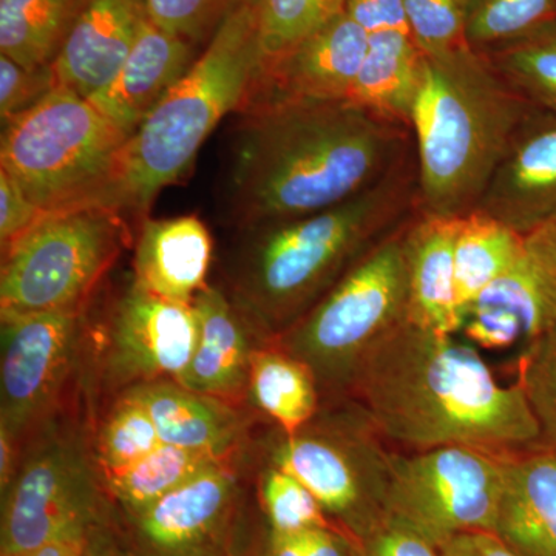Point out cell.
<instances>
[{
	"mask_svg": "<svg viewBox=\"0 0 556 556\" xmlns=\"http://www.w3.org/2000/svg\"><path fill=\"white\" fill-rule=\"evenodd\" d=\"M239 115L222 200L240 230L353 199L409 153L407 127L348 100L276 102Z\"/></svg>",
	"mask_w": 556,
	"mask_h": 556,
	"instance_id": "6da1fadb",
	"label": "cell"
},
{
	"mask_svg": "<svg viewBox=\"0 0 556 556\" xmlns=\"http://www.w3.org/2000/svg\"><path fill=\"white\" fill-rule=\"evenodd\" d=\"M407 320L365 358L351 397L409 448L467 445L510 455L541 447L522 387L504 386L478 350Z\"/></svg>",
	"mask_w": 556,
	"mask_h": 556,
	"instance_id": "7a4b0ae2",
	"label": "cell"
},
{
	"mask_svg": "<svg viewBox=\"0 0 556 556\" xmlns=\"http://www.w3.org/2000/svg\"><path fill=\"white\" fill-rule=\"evenodd\" d=\"M416 208V159L408 153L353 199L305 217L240 230L225 291L268 343Z\"/></svg>",
	"mask_w": 556,
	"mask_h": 556,
	"instance_id": "3957f363",
	"label": "cell"
},
{
	"mask_svg": "<svg viewBox=\"0 0 556 556\" xmlns=\"http://www.w3.org/2000/svg\"><path fill=\"white\" fill-rule=\"evenodd\" d=\"M530 108L470 47L424 54L412 115L417 211L441 217L473 211Z\"/></svg>",
	"mask_w": 556,
	"mask_h": 556,
	"instance_id": "277c9868",
	"label": "cell"
},
{
	"mask_svg": "<svg viewBox=\"0 0 556 556\" xmlns=\"http://www.w3.org/2000/svg\"><path fill=\"white\" fill-rule=\"evenodd\" d=\"M254 2L223 22L189 72L130 135L112 207L148 217L161 190L177 182L219 121L240 112L258 70Z\"/></svg>",
	"mask_w": 556,
	"mask_h": 556,
	"instance_id": "5b68a950",
	"label": "cell"
},
{
	"mask_svg": "<svg viewBox=\"0 0 556 556\" xmlns=\"http://www.w3.org/2000/svg\"><path fill=\"white\" fill-rule=\"evenodd\" d=\"M89 380L22 441L13 481L2 492L0 556L53 543H84L113 518L93 448Z\"/></svg>",
	"mask_w": 556,
	"mask_h": 556,
	"instance_id": "8992f818",
	"label": "cell"
},
{
	"mask_svg": "<svg viewBox=\"0 0 556 556\" xmlns=\"http://www.w3.org/2000/svg\"><path fill=\"white\" fill-rule=\"evenodd\" d=\"M408 218L358 258L305 316L270 340L311 369L324 405L350 399L365 358L408 320Z\"/></svg>",
	"mask_w": 556,
	"mask_h": 556,
	"instance_id": "52a82bcc",
	"label": "cell"
},
{
	"mask_svg": "<svg viewBox=\"0 0 556 556\" xmlns=\"http://www.w3.org/2000/svg\"><path fill=\"white\" fill-rule=\"evenodd\" d=\"M130 135L65 87L3 126L0 164L43 212L112 207Z\"/></svg>",
	"mask_w": 556,
	"mask_h": 556,
	"instance_id": "ba28073f",
	"label": "cell"
},
{
	"mask_svg": "<svg viewBox=\"0 0 556 556\" xmlns=\"http://www.w3.org/2000/svg\"><path fill=\"white\" fill-rule=\"evenodd\" d=\"M129 241L118 208L87 204L46 212L2 249L0 317L86 309Z\"/></svg>",
	"mask_w": 556,
	"mask_h": 556,
	"instance_id": "9c48e42d",
	"label": "cell"
},
{
	"mask_svg": "<svg viewBox=\"0 0 556 556\" xmlns=\"http://www.w3.org/2000/svg\"><path fill=\"white\" fill-rule=\"evenodd\" d=\"M353 399L321 405L320 413L291 437L270 442L268 463L308 486L336 525L354 540L387 517L393 453Z\"/></svg>",
	"mask_w": 556,
	"mask_h": 556,
	"instance_id": "30bf717a",
	"label": "cell"
},
{
	"mask_svg": "<svg viewBox=\"0 0 556 556\" xmlns=\"http://www.w3.org/2000/svg\"><path fill=\"white\" fill-rule=\"evenodd\" d=\"M506 456L467 445L393 453L388 517L439 548L464 533L495 532Z\"/></svg>",
	"mask_w": 556,
	"mask_h": 556,
	"instance_id": "8fae6325",
	"label": "cell"
},
{
	"mask_svg": "<svg viewBox=\"0 0 556 556\" xmlns=\"http://www.w3.org/2000/svg\"><path fill=\"white\" fill-rule=\"evenodd\" d=\"M0 430L22 444L86 382L91 324L86 308L0 317Z\"/></svg>",
	"mask_w": 556,
	"mask_h": 556,
	"instance_id": "7c38bea8",
	"label": "cell"
},
{
	"mask_svg": "<svg viewBox=\"0 0 556 556\" xmlns=\"http://www.w3.org/2000/svg\"><path fill=\"white\" fill-rule=\"evenodd\" d=\"M193 305L153 294L131 277L90 339V383L97 396L115 399L144 383H181L195 350Z\"/></svg>",
	"mask_w": 556,
	"mask_h": 556,
	"instance_id": "4fadbf2b",
	"label": "cell"
},
{
	"mask_svg": "<svg viewBox=\"0 0 556 556\" xmlns=\"http://www.w3.org/2000/svg\"><path fill=\"white\" fill-rule=\"evenodd\" d=\"M241 485L232 460L217 464L116 525L137 556H229Z\"/></svg>",
	"mask_w": 556,
	"mask_h": 556,
	"instance_id": "5bb4252c",
	"label": "cell"
},
{
	"mask_svg": "<svg viewBox=\"0 0 556 556\" xmlns=\"http://www.w3.org/2000/svg\"><path fill=\"white\" fill-rule=\"evenodd\" d=\"M368 43V33L342 11L258 68L239 113L276 102L348 100Z\"/></svg>",
	"mask_w": 556,
	"mask_h": 556,
	"instance_id": "9a60e30c",
	"label": "cell"
},
{
	"mask_svg": "<svg viewBox=\"0 0 556 556\" xmlns=\"http://www.w3.org/2000/svg\"><path fill=\"white\" fill-rule=\"evenodd\" d=\"M475 208L525 237L556 215V113L530 108Z\"/></svg>",
	"mask_w": 556,
	"mask_h": 556,
	"instance_id": "2e32d148",
	"label": "cell"
},
{
	"mask_svg": "<svg viewBox=\"0 0 556 556\" xmlns=\"http://www.w3.org/2000/svg\"><path fill=\"white\" fill-rule=\"evenodd\" d=\"M192 305L199 336L179 386L241 407L248 402L252 354L266 342L225 289L207 285Z\"/></svg>",
	"mask_w": 556,
	"mask_h": 556,
	"instance_id": "e0dca14e",
	"label": "cell"
},
{
	"mask_svg": "<svg viewBox=\"0 0 556 556\" xmlns=\"http://www.w3.org/2000/svg\"><path fill=\"white\" fill-rule=\"evenodd\" d=\"M149 20L144 0H87L56 60L58 86L90 100L118 75Z\"/></svg>",
	"mask_w": 556,
	"mask_h": 556,
	"instance_id": "ac0fdd59",
	"label": "cell"
},
{
	"mask_svg": "<svg viewBox=\"0 0 556 556\" xmlns=\"http://www.w3.org/2000/svg\"><path fill=\"white\" fill-rule=\"evenodd\" d=\"M195 47L148 20L116 78L90 101L119 129L134 134L192 67Z\"/></svg>",
	"mask_w": 556,
	"mask_h": 556,
	"instance_id": "d6986e66",
	"label": "cell"
},
{
	"mask_svg": "<svg viewBox=\"0 0 556 556\" xmlns=\"http://www.w3.org/2000/svg\"><path fill=\"white\" fill-rule=\"evenodd\" d=\"M556 321V294L529 254L485 288L463 314L468 339L486 350L527 346Z\"/></svg>",
	"mask_w": 556,
	"mask_h": 556,
	"instance_id": "ffe728a7",
	"label": "cell"
},
{
	"mask_svg": "<svg viewBox=\"0 0 556 556\" xmlns=\"http://www.w3.org/2000/svg\"><path fill=\"white\" fill-rule=\"evenodd\" d=\"M459 217L415 211L404 230L408 276V320L456 334L463 328L455 285V244Z\"/></svg>",
	"mask_w": 556,
	"mask_h": 556,
	"instance_id": "44dd1931",
	"label": "cell"
},
{
	"mask_svg": "<svg viewBox=\"0 0 556 556\" xmlns=\"http://www.w3.org/2000/svg\"><path fill=\"white\" fill-rule=\"evenodd\" d=\"M493 533L518 556H556V450L506 456Z\"/></svg>",
	"mask_w": 556,
	"mask_h": 556,
	"instance_id": "7402d4cb",
	"label": "cell"
},
{
	"mask_svg": "<svg viewBox=\"0 0 556 556\" xmlns=\"http://www.w3.org/2000/svg\"><path fill=\"white\" fill-rule=\"evenodd\" d=\"M124 393L148 409L163 444L232 459L247 439L249 417L241 407L177 382L144 383Z\"/></svg>",
	"mask_w": 556,
	"mask_h": 556,
	"instance_id": "603a6c76",
	"label": "cell"
},
{
	"mask_svg": "<svg viewBox=\"0 0 556 556\" xmlns=\"http://www.w3.org/2000/svg\"><path fill=\"white\" fill-rule=\"evenodd\" d=\"M212 237L197 215L141 222L135 243L134 277L170 302L192 305L207 287Z\"/></svg>",
	"mask_w": 556,
	"mask_h": 556,
	"instance_id": "cb8c5ba5",
	"label": "cell"
},
{
	"mask_svg": "<svg viewBox=\"0 0 556 556\" xmlns=\"http://www.w3.org/2000/svg\"><path fill=\"white\" fill-rule=\"evenodd\" d=\"M422 64L424 53L409 33L369 36L367 54L348 101L388 123L412 129Z\"/></svg>",
	"mask_w": 556,
	"mask_h": 556,
	"instance_id": "d4e9b609",
	"label": "cell"
},
{
	"mask_svg": "<svg viewBox=\"0 0 556 556\" xmlns=\"http://www.w3.org/2000/svg\"><path fill=\"white\" fill-rule=\"evenodd\" d=\"M248 402L285 437L308 426L324 405L311 369L273 342L252 354Z\"/></svg>",
	"mask_w": 556,
	"mask_h": 556,
	"instance_id": "484cf974",
	"label": "cell"
},
{
	"mask_svg": "<svg viewBox=\"0 0 556 556\" xmlns=\"http://www.w3.org/2000/svg\"><path fill=\"white\" fill-rule=\"evenodd\" d=\"M526 237L473 208L459 217L455 244V285L460 317L473 300L526 257Z\"/></svg>",
	"mask_w": 556,
	"mask_h": 556,
	"instance_id": "4316f807",
	"label": "cell"
},
{
	"mask_svg": "<svg viewBox=\"0 0 556 556\" xmlns=\"http://www.w3.org/2000/svg\"><path fill=\"white\" fill-rule=\"evenodd\" d=\"M228 460L232 459H222L177 445L161 444L129 467L101 473L102 485L115 514L129 517L152 506L189 479Z\"/></svg>",
	"mask_w": 556,
	"mask_h": 556,
	"instance_id": "83f0119b",
	"label": "cell"
},
{
	"mask_svg": "<svg viewBox=\"0 0 556 556\" xmlns=\"http://www.w3.org/2000/svg\"><path fill=\"white\" fill-rule=\"evenodd\" d=\"M87 0H0V53L27 68L53 64Z\"/></svg>",
	"mask_w": 556,
	"mask_h": 556,
	"instance_id": "f1b7e54d",
	"label": "cell"
},
{
	"mask_svg": "<svg viewBox=\"0 0 556 556\" xmlns=\"http://www.w3.org/2000/svg\"><path fill=\"white\" fill-rule=\"evenodd\" d=\"M481 54L522 100L556 113V21Z\"/></svg>",
	"mask_w": 556,
	"mask_h": 556,
	"instance_id": "f546056e",
	"label": "cell"
},
{
	"mask_svg": "<svg viewBox=\"0 0 556 556\" xmlns=\"http://www.w3.org/2000/svg\"><path fill=\"white\" fill-rule=\"evenodd\" d=\"M163 444L148 409L123 393L94 422L93 448L101 473L129 467Z\"/></svg>",
	"mask_w": 556,
	"mask_h": 556,
	"instance_id": "4dcf8cb0",
	"label": "cell"
},
{
	"mask_svg": "<svg viewBox=\"0 0 556 556\" xmlns=\"http://www.w3.org/2000/svg\"><path fill=\"white\" fill-rule=\"evenodd\" d=\"M468 47L481 53L556 21V0H464Z\"/></svg>",
	"mask_w": 556,
	"mask_h": 556,
	"instance_id": "1f68e13d",
	"label": "cell"
},
{
	"mask_svg": "<svg viewBox=\"0 0 556 556\" xmlns=\"http://www.w3.org/2000/svg\"><path fill=\"white\" fill-rule=\"evenodd\" d=\"M346 0H254L260 62L266 67L345 9Z\"/></svg>",
	"mask_w": 556,
	"mask_h": 556,
	"instance_id": "d6a6232c",
	"label": "cell"
},
{
	"mask_svg": "<svg viewBox=\"0 0 556 556\" xmlns=\"http://www.w3.org/2000/svg\"><path fill=\"white\" fill-rule=\"evenodd\" d=\"M258 501L268 529L276 532L338 526L308 486L270 463L258 477Z\"/></svg>",
	"mask_w": 556,
	"mask_h": 556,
	"instance_id": "836d02e7",
	"label": "cell"
},
{
	"mask_svg": "<svg viewBox=\"0 0 556 556\" xmlns=\"http://www.w3.org/2000/svg\"><path fill=\"white\" fill-rule=\"evenodd\" d=\"M518 382L541 428V447L556 450V321L522 351Z\"/></svg>",
	"mask_w": 556,
	"mask_h": 556,
	"instance_id": "e575fe53",
	"label": "cell"
},
{
	"mask_svg": "<svg viewBox=\"0 0 556 556\" xmlns=\"http://www.w3.org/2000/svg\"><path fill=\"white\" fill-rule=\"evenodd\" d=\"M254 0H144L149 20L163 30L189 40L207 43L223 22Z\"/></svg>",
	"mask_w": 556,
	"mask_h": 556,
	"instance_id": "d590c367",
	"label": "cell"
},
{
	"mask_svg": "<svg viewBox=\"0 0 556 556\" xmlns=\"http://www.w3.org/2000/svg\"><path fill=\"white\" fill-rule=\"evenodd\" d=\"M409 33L427 56L468 47L464 0H404Z\"/></svg>",
	"mask_w": 556,
	"mask_h": 556,
	"instance_id": "8d00e7d4",
	"label": "cell"
},
{
	"mask_svg": "<svg viewBox=\"0 0 556 556\" xmlns=\"http://www.w3.org/2000/svg\"><path fill=\"white\" fill-rule=\"evenodd\" d=\"M252 556H361L357 541L342 527H313L295 532L266 529Z\"/></svg>",
	"mask_w": 556,
	"mask_h": 556,
	"instance_id": "74e56055",
	"label": "cell"
},
{
	"mask_svg": "<svg viewBox=\"0 0 556 556\" xmlns=\"http://www.w3.org/2000/svg\"><path fill=\"white\" fill-rule=\"evenodd\" d=\"M58 87L53 67L27 68L0 54V116L2 124L20 118Z\"/></svg>",
	"mask_w": 556,
	"mask_h": 556,
	"instance_id": "f35d334b",
	"label": "cell"
},
{
	"mask_svg": "<svg viewBox=\"0 0 556 556\" xmlns=\"http://www.w3.org/2000/svg\"><path fill=\"white\" fill-rule=\"evenodd\" d=\"M356 541L361 556H441L439 547L426 536L388 515Z\"/></svg>",
	"mask_w": 556,
	"mask_h": 556,
	"instance_id": "ab89813d",
	"label": "cell"
},
{
	"mask_svg": "<svg viewBox=\"0 0 556 556\" xmlns=\"http://www.w3.org/2000/svg\"><path fill=\"white\" fill-rule=\"evenodd\" d=\"M46 214L36 206L21 186L0 170V243L2 249L24 236Z\"/></svg>",
	"mask_w": 556,
	"mask_h": 556,
	"instance_id": "60d3db41",
	"label": "cell"
},
{
	"mask_svg": "<svg viewBox=\"0 0 556 556\" xmlns=\"http://www.w3.org/2000/svg\"><path fill=\"white\" fill-rule=\"evenodd\" d=\"M343 11L368 36L390 31L409 33L404 0H346Z\"/></svg>",
	"mask_w": 556,
	"mask_h": 556,
	"instance_id": "b9f144b4",
	"label": "cell"
},
{
	"mask_svg": "<svg viewBox=\"0 0 556 556\" xmlns=\"http://www.w3.org/2000/svg\"><path fill=\"white\" fill-rule=\"evenodd\" d=\"M527 254L556 294V215L526 236Z\"/></svg>",
	"mask_w": 556,
	"mask_h": 556,
	"instance_id": "7bdbcfd3",
	"label": "cell"
},
{
	"mask_svg": "<svg viewBox=\"0 0 556 556\" xmlns=\"http://www.w3.org/2000/svg\"><path fill=\"white\" fill-rule=\"evenodd\" d=\"M439 551L441 556H518L492 532L464 533Z\"/></svg>",
	"mask_w": 556,
	"mask_h": 556,
	"instance_id": "ee69618b",
	"label": "cell"
},
{
	"mask_svg": "<svg viewBox=\"0 0 556 556\" xmlns=\"http://www.w3.org/2000/svg\"><path fill=\"white\" fill-rule=\"evenodd\" d=\"M83 556H137L116 525L115 514L110 521L94 529L84 541Z\"/></svg>",
	"mask_w": 556,
	"mask_h": 556,
	"instance_id": "f6af8a7d",
	"label": "cell"
},
{
	"mask_svg": "<svg viewBox=\"0 0 556 556\" xmlns=\"http://www.w3.org/2000/svg\"><path fill=\"white\" fill-rule=\"evenodd\" d=\"M84 543H53L17 556H83Z\"/></svg>",
	"mask_w": 556,
	"mask_h": 556,
	"instance_id": "bcb514c9",
	"label": "cell"
},
{
	"mask_svg": "<svg viewBox=\"0 0 556 556\" xmlns=\"http://www.w3.org/2000/svg\"><path fill=\"white\" fill-rule=\"evenodd\" d=\"M229 556H239V555H237V554H232V555H229Z\"/></svg>",
	"mask_w": 556,
	"mask_h": 556,
	"instance_id": "7dc6e473",
	"label": "cell"
}]
</instances>
